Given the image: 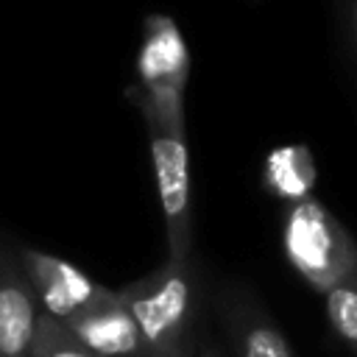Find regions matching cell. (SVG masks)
<instances>
[{
  "label": "cell",
  "mask_w": 357,
  "mask_h": 357,
  "mask_svg": "<svg viewBox=\"0 0 357 357\" xmlns=\"http://www.w3.org/2000/svg\"><path fill=\"white\" fill-rule=\"evenodd\" d=\"M131 312L148 357L190 346L201 310V279L190 259H167L148 276L117 290Z\"/></svg>",
  "instance_id": "6da1fadb"
},
{
  "label": "cell",
  "mask_w": 357,
  "mask_h": 357,
  "mask_svg": "<svg viewBox=\"0 0 357 357\" xmlns=\"http://www.w3.org/2000/svg\"><path fill=\"white\" fill-rule=\"evenodd\" d=\"M190 56L178 25L165 14H151L137 53V84L128 89L142 117L184 120V86Z\"/></svg>",
  "instance_id": "7a4b0ae2"
},
{
  "label": "cell",
  "mask_w": 357,
  "mask_h": 357,
  "mask_svg": "<svg viewBox=\"0 0 357 357\" xmlns=\"http://www.w3.org/2000/svg\"><path fill=\"white\" fill-rule=\"evenodd\" d=\"M284 251L290 265L321 293L357 271L354 240L312 198L296 201L293 209L287 212Z\"/></svg>",
  "instance_id": "3957f363"
},
{
  "label": "cell",
  "mask_w": 357,
  "mask_h": 357,
  "mask_svg": "<svg viewBox=\"0 0 357 357\" xmlns=\"http://www.w3.org/2000/svg\"><path fill=\"white\" fill-rule=\"evenodd\" d=\"M151 142L156 192L167 231V259L192 257V206H190V153L184 120L142 117Z\"/></svg>",
  "instance_id": "277c9868"
},
{
  "label": "cell",
  "mask_w": 357,
  "mask_h": 357,
  "mask_svg": "<svg viewBox=\"0 0 357 357\" xmlns=\"http://www.w3.org/2000/svg\"><path fill=\"white\" fill-rule=\"evenodd\" d=\"M14 257L39 301L42 315H47L59 324L106 301L114 293V290L98 284L89 273H84L73 262H67L50 251L20 245V248H14Z\"/></svg>",
  "instance_id": "5b68a950"
},
{
  "label": "cell",
  "mask_w": 357,
  "mask_h": 357,
  "mask_svg": "<svg viewBox=\"0 0 357 357\" xmlns=\"http://www.w3.org/2000/svg\"><path fill=\"white\" fill-rule=\"evenodd\" d=\"M39 321V301L14 257V248L0 240V357H28Z\"/></svg>",
  "instance_id": "8992f818"
},
{
  "label": "cell",
  "mask_w": 357,
  "mask_h": 357,
  "mask_svg": "<svg viewBox=\"0 0 357 357\" xmlns=\"http://www.w3.org/2000/svg\"><path fill=\"white\" fill-rule=\"evenodd\" d=\"M61 326L95 357H148L142 335L117 290L106 301L73 315Z\"/></svg>",
  "instance_id": "52a82bcc"
},
{
  "label": "cell",
  "mask_w": 357,
  "mask_h": 357,
  "mask_svg": "<svg viewBox=\"0 0 357 357\" xmlns=\"http://www.w3.org/2000/svg\"><path fill=\"white\" fill-rule=\"evenodd\" d=\"M220 315L234 357H293L282 329L248 293L231 290L220 296Z\"/></svg>",
  "instance_id": "ba28073f"
},
{
  "label": "cell",
  "mask_w": 357,
  "mask_h": 357,
  "mask_svg": "<svg viewBox=\"0 0 357 357\" xmlns=\"http://www.w3.org/2000/svg\"><path fill=\"white\" fill-rule=\"evenodd\" d=\"M312 162L304 148H282L273 151L265 162V181L271 184L273 192L287 195V198H307V190L312 184Z\"/></svg>",
  "instance_id": "9c48e42d"
},
{
  "label": "cell",
  "mask_w": 357,
  "mask_h": 357,
  "mask_svg": "<svg viewBox=\"0 0 357 357\" xmlns=\"http://www.w3.org/2000/svg\"><path fill=\"white\" fill-rule=\"evenodd\" d=\"M324 310L340 343L357 354V271L324 290Z\"/></svg>",
  "instance_id": "30bf717a"
},
{
  "label": "cell",
  "mask_w": 357,
  "mask_h": 357,
  "mask_svg": "<svg viewBox=\"0 0 357 357\" xmlns=\"http://www.w3.org/2000/svg\"><path fill=\"white\" fill-rule=\"evenodd\" d=\"M28 357H95V354L89 349H84L59 321L42 315Z\"/></svg>",
  "instance_id": "8fae6325"
},
{
  "label": "cell",
  "mask_w": 357,
  "mask_h": 357,
  "mask_svg": "<svg viewBox=\"0 0 357 357\" xmlns=\"http://www.w3.org/2000/svg\"><path fill=\"white\" fill-rule=\"evenodd\" d=\"M346 17H349L351 39H354V45H357V0H346Z\"/></svg>",
  "instance_id": "7c38bea8"
},
{
  "label": "cell",
  "mask_w": 357,
  "mask_h": 357,
  "mask_svg": "<svg viewBox=\"0 0 357 357\" xmlns=\"http://www.w3.org/2000/svg\"><path fill=\"white\" fill-rule=\"evenodd\" d=\"M156 357H192V354H190V346H181V349H176V351H167V354H156Z\"/></svg>",
  "instance_id": "4fadbf2b"
},
{
  "label": "cell",
  "mask_w": 357,
  "mask_h": 357,
  "mask_svg": "<svg viewBox=\"0 0 357 357\" xmlns=\"http://www.w3.org/2000/svg\"><path fill=\"white\" fill-rule=\"evenodd\" d=\"M201 357H223V354H220V351H218V349H215V346H206V349H204V354H201Z\"/></svg>",
  "instance_id": "5bb4252c"
}]
</instances>
